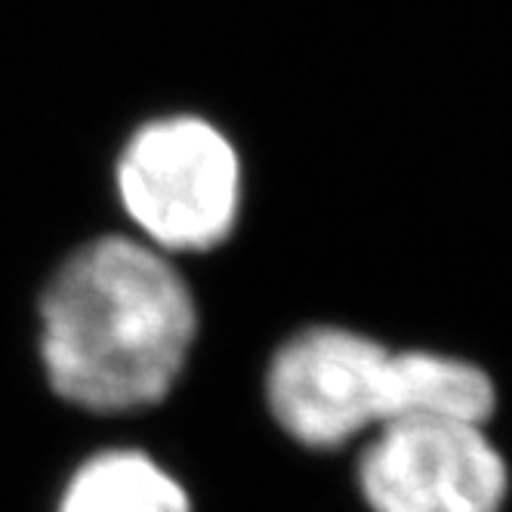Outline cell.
Masks as SVG:
<instances>
[{
	"label": "cell",
	"mask_w": 512,
	"mask_h": 512,
	"mask_svg": "<svg viewBox=\"0 0 512 512\" xmlns=\"http://www.w3.org/2000/svg\"><path fill=\"white\" fill-rule=\"evenodd\" d=\"M266 401L297 445L337 451L398 420L485 423L494 411V386L460 358L392 352L346 327H306L272 355Z\"/></svg>",
	"instance_id": "cell-2"
},
{
	"label": "cell",
	"mask_w": 512,
	"mask_h": 512,
	"mask_svg": "<svg viewBox=\"0 0 512 512\" xmlns=\"http://www.w3.org/2000/svg\"><path fill=\"white\" fill-rule=\"evenodd\" d=\"M56 512H192V497L145 451L108 448L68 475Z\"/></svg>",
	"instance_id": "cell-5"
},
{
	"label": "cell",
	"mask_w": 512,
	"mask_h": 512,
	"mask_svg": "<svg viewBox=\"0 0 512 512\" xmlns=\"http://www.w3.org/2000/svg\"><path fill=\"white\" fill-rule=\"evenodd\" d=\"M41 364L81 411L155 408L186 371L198 303L167 253L102 235L68 253L41 294Z\"/></svg>",
	"instance_id": "cell-1"
},
{
	"label": "cell",
	"mask_w": 512,
	"mask_h": 512,
	"mask_svg": "<svg viewBox=\"0 0 512 512\" xmlns=\"http://www.w3.org/2000/svg\"><path fill=\"white\" fill-rule=\"evenodd\" d=\"M115 186L139 241L167 256L207 253L232 238L244 173L235 142L198 115H167L133 130Z\"/></svg>",
	"instance_id": "cell-3"
},
{
	"label": "cell",
	"mask_w": 512,
	"mask_h": 512,
	"mask_svg": "<svg viewBox=\"0 0 512 512\" xmlns=\"http://www.w3.org/2000/svg\"><path fill=\"white\" fill-rule=\"evenodd\" d=\"M485 423L398 420L358 457V488L374 512H500L509 472Z\"/></svg>",
	"instance_id": "cell-4"
}]
</instances>
